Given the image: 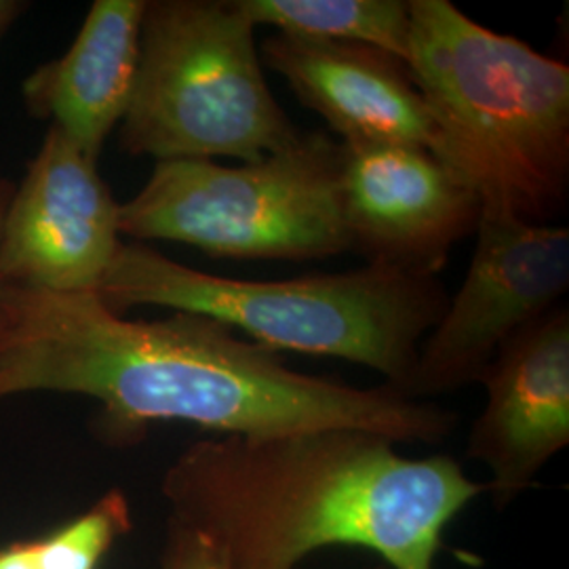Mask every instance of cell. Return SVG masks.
Wrapping results in <instances>:
<instances>
[{"label": "cell", "instance_id": "e0dca14e", "mask_svg": "<svg viewBox=\"0 0 569 569\" xmlns=\"http://www.w3.org/2000/svg\"><path fill=\"white\" fill-rule=\"evenodd\" d=\"M28 9L30 2L26 0H0V41Z\"/></svg>", "mask_w": 569, "mask_h": 569}, {"label": "cell", "instance_id": "5b68a950", "mask_svg": "<svg viewBox=\"0 0 569 569\" xmlns=\"http://www.w3.org/2000/svg\"><path fill=\"white\" fill-rule=\"evenodd\" d=\"M300 133L268 87L256 26L237 0H146L122 152L256 163Z\"/></svg>", "mask_w": 569, "mask_h": 569}, {"label": "cell", "instance_id": "9a60e30c", "mask_svg": "<svg viewBox=\"0 0 569 569\" xmlns=\"http://www.w3.org/2000/svg\"><path fill=\"white\" fill-rule=\"evenodd\" d=\"M161 569H228L220 550L201 529L167 515Z\"/></svg>", "mask_w": 569, "mask_h": 569}, {"label": "cell", "instance_id": "2e32d148", "mask_svg": "<svg viewBox=\"0 0 569 569\" xmlns=\"http://www.w3.org/2000/svg\"><path fill=\"white\" fill-rule=\"evenodd\" d=\"M0 569H34L26 540L0 545Z\"/></svg>", "mask_w": 569, "mask_h": 569}, {"label": "cell", "instance_id": "d6986e66", "mask_svg": "<svg viewBox=\"0 0 569 569\" xmlns=\"http://www.w3.org/2000/svg\"><path fill=\"white\" fill-rule=\"evenodd\" d=\"M367 569H392V568H390V566H387V563H382V561H378V563H376V566H371V568H367Z\"/></svg>", "mask_w": 569, "mask_h": 569}, {"label": "cell", "instance_id": "9c48e42d", "mask_svg": "<svg viewBox=\"0 0 569 569\" xmlns=\"http://www.w3.org/2000/svg\"><path fill=\"white\" fill-rule=\"evenodd\" d=\"M342 204L352 251L418 277H439L483 216L481 197L448 164L401 143H345Z\"/></svg>", "mask_w": 569, "mask_h": 569}, {"label": "cell", "instance_id": "ac0fdd59", "mask_svg": "<svg viewBox=\"0 0 569 569\" xmlns=\"http://www.w3.org/2000/svg\"><path fill=\"white\" fill-rule=\"evenodd\" d=\"M13 190H16V182H11L9 178L0 176V226H2V220H4V211L9 207V201L13 197Z\"/></svg>", "mask_w": 569, "mask_h": 569}, {"label": "cell", "instance_id": "277c9868", "mask_svg": "<svg viewBox=\"0 0 569 569\" xmlns=\"http://www.w3.org/2000/svg\"><path fill=\"white\" fill-rule=\"evenodd\" d=\"M96 296L124 317L138 306L194 312L243 331L272 352L345 359L406 395L420 345L449 305L439 277L387 266L244 281L201 272L146 243H122Z\"/></svg>", "mask_w": 569, "mask_h": 569}, {"label": "cell", "instance_id": "4fadbf2b", "mask_svg": "<svg viewBox=\"0 0 569 569\" xmlns=\"http://www.w3.org/2000/svg\"><path fill=\"white\" fill-rule=\"evenodd\" d=\"M258 26L277 34L355 42L382 49L407 63L409 2L407 0H237Z\"/></svg>", "mask_w": 569, "mask_h": 569}, {"label": "cell", "instance_id": "ba28073f", "mask_svg": "<svg viewBox=\"0 0 569 569\" xmlns=\"http://www.w3.org/2000/svg\"><path fill=\"white\" fill-rule=\"evenodd\" d=\"M119 207L81 146L49 124L0 226V283L96 293L121 249Z\"/></svg>", "mask_w": 569, "mask_h": 569}, {"label": "cell", "instance_id": "6da1fadb", "mask_svg": "<svg viewBox=\"0 0 569 569\" xmlns=\"http://www.w3.org/2000/svg\"><path fill=\"white\" fill-rule=\"evenodd\" d=\"M60 392L100 403L93 430L133 448L154 425L216 437L359 428L395 443L439 446L458 413L397 388H357L284 366L279 352L194 312L129 321L96 293L0 283V401Z\"/></svg>", "mask_w": 569, "mask_h": 569}, {"label": "cell", "instance_id": "8992f818", "mask_svg": "<svg viewBox=\"0 0 569 569\" xmlns=\"http://www.w3.org/2000/svg\"><path fill=\"white\" fill-rule=\"evenodd\" d=\"M345 143L300 133L283 150L239 167L161 161L119 207L136 243L171 241L213 258L308 262L352 251L342 204Z\"/></svg>", "mask_w": 569, "mask_h": 569}, {"label": "cell", "instance_id": "8fae6325", "mask_svg": "<svg viewBox=\"0 0 569 569\" xmlns=\"http://www.w3.org/2000/svg\"><path fill=\"white\" fill-rule=\"evenodd\" d=\"M260 58L342 143H401L435 154L437 129L407 63L355 42L274 34Z\"/></svg>", "mask_w": 569, "mask_h": 569}, {"label": "cell", "instance_id": "7a4b0ae2", "mask_svg": "<svg viewBox=\"0 0 569 569\" xmlns=\"http://www.w3.org/2000/svg\"><path fill=\"white\" fill-rule=\"evenodd\" d=\"M161 493L228 569H298L333 547L435 569L449 523L486 483L448 453L407 458L382 435L317 428L194 441L164 470Z\"/></svg>", "mask_w": 569, "mask_h": 569}, {"label": "cell", "instance_id": "52a82bcc", "mask_svg": "<svg viewBox=\"0 0 569 569\" xmlns=\"http://www.w3.org/2000/svg\"><path fill=\"white\" fill-rule=\"evenodd\" d=\"M467 279L420 345L406 395L425 401L481 385L505 342L545 317L569 287V230L486 213Z\"/></svg>", "mask_w": 569, "mask_h": 569}, {"label": "cell", "instance_id": "30bf717a", "mask_svg": "<svg viewBox=\"0 0 569 569\" xmlns=\"http://www.w3.org/2000/svg\"><path fill=\"white\" fill-rule=\"evenodd\" d=\"M467 456L489 470L486 493L509 509L569 446V310L557 306L498 350Z\"/></svg>", "mask_w": 569, "mask_h": 569}, {"label": "cell", "instance_id": "5bb4252c", "mask_svg": "<svg viewBox=\"0 0 569 569\" xmlns=\"http://www.w3.org/2000/svg\"><path fill=\"white\" fill-rule=\"evenodd\" d=\"M133 529L124 489L110 488L89 509L39 538H28L34 569H102L110 552Z\"/></svg>", "mask_w": 569, "mask_h": 569}, {"label": "cell", "instance_id": "7c38bea8", "mask_svg": "<svg viewBox=\"0 0 569 569\" xmlns=\"http://www.w3.org/2000/svg\"><path fill=\"white\" fill-rule=\"evenodd\" d=\"M146 0H96L70 49L21 82L30 117L61 129L100 163L131 102Z\"/></svg>", "mask_w": 569, "mask_h": 569}, {"label": "cell", "instance_id": "3957f363", "mask_svg": "<svg viewBox=\"0 0 569 569\" xmlns=\"http://www.w3.org/2000/svg\"><path fill=\"white\" fill-rule=\"evenodd\" d=\"M407 68L437 129L435 157L486 213L549 224L569 192V66L470 20L409 0Z\"/></svg>", "mask_w": 569, "mask_h": 569}]
</instances>
